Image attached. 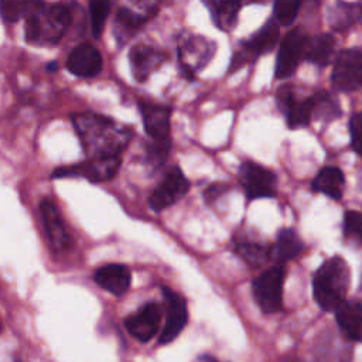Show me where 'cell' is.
<instances>
[{"mask_svg": "<svg viewBox=\"0 0 362 362\" xmlns=\"http://www.w3.org/2000/svg\"><path fill=\"white\" fill-rule=\"evenodd\" d=\"M132 75L137 82H144L164 62V54L148 44H136L129 52Z\"/></svg>", "mask_w": 362, "mask_h": 362, "instance_id": "cell-16", "label": "cell"}, {"mask_svg": "<svg viewBox=\"0 0 362 362\" xmlns=\"http://www.w3.org/2000/svg\"><path fill=\"white\" fill-rule=\"evenodd\" d=\"M235 250L252 267L262 266L270 256V250L257 242H239Z\"/></svg>", "mask_w": 362, "mask_h": 362, "instance_id": "cell-29", "label": "cell"}, {"mask_svg": "<svg viewBox=\"0 0 362 362\" xmlns=\"http://www.w3.org/2000/svg\"><path fill=\"white\" fill-rule=\"evenodd\" d=\"M283 283H284V269L281 264L272 266L262 272L252 284L253 297L266 314H273L283 307Z\"/></svg>", "mask_w": 362, "mask_h": 362, "instance_id": "cell-5", "label": "cell"}, {"mask_svg": "<svg viewBox=\"0 0 362 362\" xmlns=\"http://www.w3.org/2000/svg\"><path fill=\"white\" fill-rule=\"evenodd\" d=\"M165 300V322L160 334V344L174 341L187 324V305L181 294L168 287L163 288Z\"/></svg>", "mask_w": 362, "mask_h": 362, "instance_id": "cell-12", "label": "cell"}, {"mask_svg": "<svg viewBox=\"0 0 362 362\" xmlns=\"http://www.w3.org/2000/svg\"><path fill=\"white\" fill-rule=\"evenodd\" d=\"M132 4L136 6L137 11L147 16L148 18L154 14L156 8H157V4H156V0H130Z\"/></svg>", "mask_w": 362, "mask_h": 362, "instance_id": "cell-34", "label": "cell"}, {"mask_svg": "<svg viewBox=\"0 0 362 362\" xmlns=\"http://www.w3.org/2000/svg\"><path fill=\"white\" fill-rule=\"evenodd\" d=\"M93 279L98 286L115 296H122L130 287L132 274L124 264H105L95 270Z\"/></svg>", "mask_w": 362, "mask_h": 362, "instance_id": "cell-18", "label": "cell"}, {"mask_svg": "<svg viewBox=\"0 0 362 362\" xmlns=\"http://www.w3.org/2000/svg\"><path fill=\"white\" fill-rule=\"evenodd\" d=\"M139 110L148 137L154 141H170L171 109L154 102L140 100Z\"/></svg>", "mask_w": 362, "mask_h": 362, "instance_id": "cell-14", "label": "cell"}, {"mask_svg": "<svg viewBox=\"0 0 362 362\" xmlns=\"http://www.w3.org/2000/svg\"><path fill=\"white\" fill-rule=\"evenodd\" d=\"M313 115L311 119L318 122H332L341 116V105L338 99L327 90H320L311 96Z\"/></svg>", "mask_w": 362, "mask_h": 362, "instance_id": "cell-26", "label": "cell"}, {"mask_svg": "<svg viewBox=\"0 0 362 362\" xmlns=\"http://www.w3.org/2000/svg\"><path fill=\"white\" fill-rule=\"evenodd\" d=\"M361 18V4L337 0L327 11V21L331 28L345 31Z\"/></svg>", "mask_w": 362, "mask_h": 362, "instance_id": "cell-24", "label": "cell"}, {"mask_svg": "<svg viewBox=\"0 0 362 362\" xmlns=\"http://www.w3.org/2000/svg\"><path fill=\"white\" fill-rule=\"evenodd\" d=\"M120 157L88 158L79 164L58 167L52 171V178H85L90 182H103L113 178L120 168Z\"/></svg>", "mask_w": 362, "mask_h": 362, "instance_id": "cell-6", "label": "cell"}, {"mask_svg": "<svg viewBox=\"0 0 362 362\" xmlns=\"http://www.w3.org/2000/svg\"><path fill=\"white\" fill-rule=\"evenodd\" d=\"M308 37L301 27L290 30L281 40L276 58V78L284 79L294 74L300 61L304 58Z\"/></svg>", "mask_w": 362, "mask_h": 362, "instance_id": "cell-9", "label": "cell"}, {"mask_svg": "<svg viewBox=\"0 0 362 362\" xmlns=\"http://www.w3.org/2000/svg\"><path fill=\"white\" fill-rule=\"evenodd\" d=\"M71 24V11L62 3H38L25 17L24 35L37 47L55 45Z\"/></svg>", "mask_w": 362, "mask_h": 362, "instance_id": "cell-2", "label": "cell"}, {"mask_svg": "<svg viewBox=\"0 0 362 362\" xmlns=\"http://www.w3.org/2000/svg\"><path fill=\"white\" fill-rule=\"evenodd\" d=\"M66 68L71 74L81 78L96 76L102 69V55L92 44H79L71 51Z\"/></svg>", "mask_w": 362, "mask_h": 362, "instance_id": "cell-17", "label": "cell"}, {"mask_svg": "<svg viewBox=\"0 0 362 362\" xmlns=\"http://www.w3.org/2000/svg\"><path fill=\"white\" fill-rule=\"evenodd\" d=\"M263 1H266V0H239V3L242 6H245V4H255V3H263Z\"/></svg>", "mask_w": 362, "mask_h": 362, "instance_id": "cell-36", "label": "cell"}, {"mask_svg": "<svg viewBox=\"0 0 362 362\" xmlns=\"http://www.w3.org/2000/svg\"><path fill=\"white\" fill-rule=\"evenodd\" d=\"M239 181L245 189L247 199L272 198L277 191V177L269 168L253 163L245 161L239 168Z\"/></svg>", "mask_w": 362, "mask_h": 362, "instance_id": "cell-8", "label": "cell"}, {"mask_svg": "<svg viewBox=\"0 0 362 362\" xmlns=\"http://www.w3.org/2000/svg\"><path fill=\"white\" fill-rule=\"evenodd\" d=\"M344 235L352 243H362V214L346 211L344 216Z\"/></svg>", "mask_w": 362, "mask_h": 362, "instance_id": "cell-32", "label": "cell"}, {"mask_svg": "<svg viewBox=\"0 0 362 362\" xmlns=\"http://www.w3.org/2000/svg\"><path fill=\"white\" fill-rule=\"evenodd\" d=\"M40 214L49 245L55 250H65L71 246V236L58 208L49 199L40 204Z\"/></svg>", "mask_w": 362, "mask_h": 362, "instance_id": "cell-15", "label": "cell"}, {"mask_svg": "<svg viewBox=\"0 0 362 362\" xmlns=\"http://www.w3.org/2000/svg\"><path fill=\"white\" fill-rule=\"evenodd\" d=\"M189 189V181L178 167H173L158 187L151 192L148 204L156 212H160L178 202Z\"/></svg>", "mask_w": 362, "mask_h": 362, "instance_id": "cell-10", "label": "cell"}, {"mask_svg": "<svg viewBox=\"0 0 362 362\" xmlns=\"http://www.w3.org/2000/svg\"><path fill=\"white\" fill-rule=\"evenodd\" d=\"M38 0H0V16L6 23H16L38 4Z\"/></svg>", "mask_w": 362, "mask_h": 362, "instance_id": "cell-28", "label": "cell"}, {"mask_svg": "<svg viewBox=\"0 0 362 362\" xmlns=\"http://www.w3.org/2000/svg\"><path fill=\"white\" fill-rule=\"evenodd\" d=\"M332 86L339 92H354L362 86V49L346 48L335 59Z\"/></svg>", "mask_w": 362, "mask_h": 362, "instance_id": "cell-7", "label": "cell"}, {"mask_svg": "<svg viewBox=\"0 0 362 362\" xmlns=\"http://www.w3.org/2000/svg\"><path fill=\"white\" fill-rule=\"evenodd\" d=\"M72 124L88 158L120 157L132 139V129L96 113H76Z\"/></svg>", "mask_w": 362, "mask_h": 362, "instance_id": "cell-1", "label": "cell"}, {"mask_svg": "<svg viewBox=\"0 0 362 362\" xmlns=\"http://www.w3.org/2000/svg\"><path fill=\"white\" fill-rule=\"evenodd\" d=\"M311 187L314 191L328 195L332 199H341L345 189V178L341 170L325 167L314 177Z\"/></svg>", "mask_w": 362, "mask_h": 362, "instance_id": "cell-25", "label": "cell"}, {"mask_svg": "<svg viewBox=\"0 0 362 362\" xmlns=\"http://www.w3.org/2000/svg\"><path fill=\"white\" fill-rule=\"evenodd\" d=\"M335 314L341 331L349 339L362 342V300H345Z\"/></svg>", "mask_w": 362, "mask_h": 362, "instance_id": "cell-20", "label": "cell"}, {"mask_svg": "<svg viewBox=\"0 0 362 362\" xmlns=\"http://www.w3.org/2000/svg\"><path fill=\"white\" fill-rule=\"evenodd\" d=\"M349 283L351 272L346 262L341 256H332L315 270L314 298L322 310H337L346 300Z\"/></svg>", "mask_w": 362, "mask_h": 362, "instance_id": "cell-3", "label": "cell"}, {"mask_svg": "<svg viewBox=\"0 0 362 362\" xmlns=\"http://www.w3.org/2000/svg\"><path fill=\"white\" fill-rule=\"evenodd\" d=\"M361 20H362V4H361Z\"/></svg>", "mask_w": 362, "mask_h": 362, "instance_id": "cell-38", "label": "cell"}, {"mask_svg": "<svg viewBox=\"0 0 362 362\" xmlns=\"http://www.w3.org/2000/svg\"><path fill=\"white\" fill-rule=\"evenodd\" d=\"M303 250V242L293 229H281L273 246V255L279 263L297 257Z\"/></svg>", "mask_w": 362, "mask_h": 362, "instance_id": "cell-27", "label": "cell"}, {"mask_svg": "<svg viewBox=\"0 0 362 362\" xmlns=\"http://www.w3.org/2000/svg\"><path fill=\"white\" fill-rule=\"evenodd\" d=\"M280 37V24L276 18H270L266 24H263L256 33H253L249 38L242 41L240 44L249 51V54L257 59L260 55L270 52Z\"/></svg>", "mask_w": 362, "mask_h": 362, "instance_id": "cell-19", "label": "cell"}, {"mask_svg": "<svg viewBox=\"0 0 362 362\" xmlns=\"http://www.w3.org/2000/svg\"><path fill=\"white\" fill-rule=\"evenodd\" d=\"M47 68H48V71H51V69H55V68H57V64H55V62H52V64H49Z\"/></svg>", "mask_w": 362, "mask_h": 362, "instance_id": "cell-37", "label": "cell"}, {"mask_svg": "<svg viewBox=\"0 0 362 362\" xmlns=\"http://www.w3.org/2000/svg\"><path fill=\"white\" fill-rule=\"evenodd\" d=\"M226 187H228V185H225V184H212V185H209V187L206 188V191H205L206 199H208V201L215 199L218 195H221V194L226 189Z\"/></svg>", "mask_w": 362, "mask_h": 362, "instance_id": "cell-35", "label": "cell"}, {"mask_svg": "<svg viewBox=\"0 0 362 362\" xmlns=\"http://www.w3.org/2000/svg\"><path fill=\"white\" fill-rule=\"evenodd\" d=\"M337 48L335 38L328 33H321L314 37H311L307 41L304 58L305 61L317 65V66H325L331 62Z\"/></svg>", "mask_w": 362, "mask_h": 362, "instance_id": "cell-23", "label": "cell"}, {"mask_svg": "<svg viewBox=\"0 0 362 362\" xmlns=\"http://www.w3.org/2000/svg\"><path fill=\"white\" fill-rule=\"evenodd\" d=\"M0 331H1V322H0Z\"/></svg>", "mask_w": 362, "mask_h": 362, "instance_id": "cell-39", "label": "cell"}, {"mask_svg": "<svg viewBox=\"0 0 362 362\" xmlns=\"http://www.w3.org/2000/svg\"><path fill=\"white\" fill-rule=\"evenodd\" d=\"M161 308L156 303H147L124 320L127 332L140 342H148L160 329Z\"/></svg>", "mask_w": 362, "mask_h": 362, "instance_id": "cell-13", "label": "cell"}, {"mask_svg": "<svg viewBox=\"0 0 362 362\" xmlns=\"http://www.w3.org/2000/svg\"><path fill=\"white\" fill-rule=\"evenodd\" d=\"M202 3L206 6L214 24L221 31L233 30L242 7L239 0H202Z\"/></svg>", "mask_w": 362, "mask_h": 362, "instance_id": "cell-22", "label": "cell"}, {"mask_svg": "<svg viewBox=\"0 0 362 362\" xmlns=\"http://www.w3.org/2000/svg\"><path fill=\"white\" fill-rule=\"evenodd\" d=\"M351 146L358 156L362 157V112L355 113L349 120Z\"/></svg>", "mask_w": 362, "mask_h": 362, "instance_id": "cell-33", "label": "cell"}, {"mask_svg": "<svg viewBox=\"0 0 362 362\" xmlns=\"http://www.w3.org/2000/svg\"><path fill=\"white\" fill-rule=\"evenodd\" d=\"M109 13H110V0H90L89 1L90 24H92V33L95 37H99L102 34Z\"/></svg>", "mask_w": 362, "mask_h": 362, "instance_id": "cell-30", "label": "cell"}, {"mask_svg": "<svg viewBox=\"0 0 362 362\" xmlns=\"http://www.w3.org/2000/svg\"><path fill=\"white\" fill-rule=\"evenodd\" d=\"M276 103L280 112L286 116L290 129H300L310 123L313 115L311 96L297 99L293 88L283 85L276 93Z\"/></svg>", "mask_w": 362, "mask_h": 362, "instance_id": "cell-11", "label": "cell"}, {"mask_svg": "<svg viewBox=\"0 0 362 362\" xmlns=\"http://www.w3.org/2000/svg\"><path fill=\"white\" fill-rule=\"evenodd\" d=\"M148 20L147 16L133 10L130 7H120L116 11L115 23H113V33L120 45H123L130 37H133Z\"/></svg>", "mask_w": 362, "mask_h": 362, "instance_id": "cell-21", "label": "cell"}, {"mask_svg": "<svg viewBox=\"0 0 362 362\" xmlns=\"http://www.w3.org/2000/svg\"><path fill=\"white\" fill-rule=\"evenodd\" d=\"M303 0H274V18L280 25H290L301 7Z\"/></svg>", "mask_w": 362, "mask_h": 362, "instance_id": "cell-31", "label": "cell"}, {"mask_svg": "<svg viewBox=\"0 0 362 362\" xmlns=\"http://www.w3.org/2000/svg\"><path fill=\"white\" fill-rule=\"evenodd\" d=\"M215 49L216 45L211 40L197 34L184 33L178 38L177 45L178 62L182 74L189 79L194 78V75L211 61Z\"/></svg>", "mask_w": 362, "mask_h": 362, "instance_id": "cell-4", "label": "cell"}]
</instances>
